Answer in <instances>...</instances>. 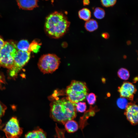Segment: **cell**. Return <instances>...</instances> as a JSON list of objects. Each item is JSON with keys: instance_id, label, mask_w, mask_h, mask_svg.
Masks as SVG:
<instances>
[{"instance_id": "cell-1", "label": "cell", "mask_w": 138, "mask_h": 138, "mask_svg": "<svg viewBox=\"0 0 138 138\" xmlns=\"http://www.w3.org/2000/svg\"><path fill=\"white\" fill-rule=\"evenodd\" d=\"M75 104L66 97L56 99L50 104V116L54 121L64 124L76 116Z\"/></svg>"}, {"instance_id": "cell-2", "label": "cell", "mask_w": 138, "mask_h": 138, "mask_svg": "<svg viewBox=\"0 0 138 138\" xmlns=\"http://www.w3.org/2000/svg\"><path fill=\"white\" fill-rule=\"evenodd\" d=\"M70 22L62 13L54 12L46 18L44 29L50 37L58 38L66 33L70 26Z\"/></svg>"}, {"instance_id": "cell-3", "label": "cell", "mask_w": 138, "mask_h": 138, "mask_svg": "<svg viewBox=\"0 0 138 138\" xmlns=\"http://www.w3.org/2000/svg\"><path fill=\"white\" fill-rule=\"evenodd\" d=\"M65 92L67 99L75 104L85 98L88 89L85 83L74 80L67 87Z\"/></svg>"}, {"instance_id": "cell-4", "label": "cell", "mask_w": 138, "mask_h": 138, "mask_svg": "<svg viewBox=\"0 0 138 138\" xmlns=\"http://www.w3.org/2000/svg\"><path fill=\"white\" fill-rule=\"evenodd\" d=\"M17 51L16 45L13 41L5 42L0 51V66L10 69L13 66L14 58Z\"/></svg>"}, {"instance_id": "cell-5", "label": "cell", "mask_w": 138, "mask_h": 138, "mask_svg": "<svg viewBox=\"0 0 138 138\" xmlns=\"http://www.w3.org/2000/svg\"><path fill=\"white\" fill-rule=\"evenodd\" d=\"M60 59L56 55L48 54H44L40 58L38 66L41 71L44 74L53 73L58 68Z\"/></svg>"}, {"instance_id": "cell-6", "label": "cell", "mask_w": 138, "mask_h": 138, "mask_svg": "<svg viewBox=\"0 0 138 138\" xmlns=\"http://www.w3.org/2000/svg\"><path fill=\"white\" fill-rule=\"evenodd\" d=\"M29 51H24L18 50L15 56L13 64L9 71L10 77H13L16 76L22 67L28 62L30 57Z\"/></svg>"}, {"instance_id": "cell-7", "label": "cell", "mask_w": 138, "mask_h": 138, "mask_svg": "<svg viewBox=\"0 0 138 138\" xmlns=\"http://www.w3.org/2000/svg\"><path fill=\"white\" fill-rule=\"evenodd\" d=\"M3 131L7 138H18L22 133V129L15 117H12L6 124Z\"/></svg>"}, {"instance_id": "cell-8", "label": "cell", "mask_w": 138, "mask_h": 138, "mask_svg": "<svg viewBox=\"0 0 138 138\" xmlns=\"http://www.w3.org/2000/svg\"><path fill=\"white\" fill-rule=\"evenodd\" d=\"M118 91L121 97L132 100L136 89L132 84L128 82H125L118 88Z\"/></svg>"}, {"instance_id": "cell-9", "label": "cell", "mask_w": 138, "mask_h": 138, "mask_svg": "<svg viewBox=\"0 0 138 138\" xmlns=\"http://www.w3.org/2000/svg\"><path fill=\"white\" fill-rule=\"evenodd\" d=\"M125 109L124 114L127 120L133 125L137 124L138 122L137 106L133 103H129Z\"/></svg>"}, {"instance_id": "cell-10", "label": "cell", "mask_w": 138, "mask_h": 138, "mask_svg": "<svg viewBox=\"0 0 138 138\" xmlns=\"http://www.w3.org/2000/svg\"><path fill=\"white\" fill-rule=\"evenodd\" d=\"M19 7L23 9L31 10L38 7V0H17Z\"/></svg>"}, {"instance_id": "cell-11", "label": "cell", "mask_w": 138, "mask_h": 138, "mask_svg": "<svg viewBox=\"0 0 138 138\" xmlns=\"http://www.w3.org/2000/svg\"><path fill=\"white\" fill-rule=\"evenodd\" d=\"M25 138H47L46 134L42 129L37 128L26 133Z\"/></svg>"}, {"instance_id": "cell-12", "label": "cell", "mask_w": 138, "mask_h": 138, "mask_svg": "<svg viewBox=\"0 0 138 138\" xmlns=\"http://www.w3.org/2000/svg\"><path fill=\"white\" fill-rule=\"evenodd\" d=\"M65 129L68 133H73L78 129V125L77 122L73 119L67 121L64 124Z\"/></svg>"}, {"instance_id": "cell-13", "label": "cell", "mask_w": 138, "mask_h": 138, "mask_svg": "<svg viewBox=\"0 0 138 138\" xmlns=\"http://www.w3.org/2000/svg\"><path fill=\"white\" fill-rule=\"evenodd\" d=\"M85 27L88 31L90 32H93L98 28V22L96 20L94 19H90L86 21L85 23Z\"/></svg>"}, {"instance_id": "cell-14", "label": "cell", "mask_w": 138, "mask_h": 138, "mask_svg": "<svg viewBox=\"0 0 138 138\" xmlns=\"http://www.w3.org/2000/svg\"><path fill=\"white\" fill-rule=\"evenodd\" d=\"M78 15L80 19L85 21L90 19L91 16L90 10L87 8H84L80 10L78 12Z\"/></svg>"}, {"instance_id": "cell-15", "label": "cell", "mask_w": 138, "mask_h": 138, "mask_svg": "<svg viewBox=\"0 0 138 138\" xmlns=\"http://www.w3.org/2000/svg\"><path fill=\"white\" fill-rule=\"evenodd\" d=\"M29 45L30 44L27 40L23 39L18 42L16 47L18 50L27 51H28Z\"/></svg>"}, {"instance_id": "cell-16", "label": "cell", "mask_w": 138, "mask_h": 138, "mask_svg": "<svg viewBox=\"0 0 138 138\" xmlns=\"http://www.w3.org/2000/svg\"><path fill=\"white\" fill-rule=\"evenodd\" d=\"M41 44L36 40H33L30 44L28 51L37 53L39 51Z\"/></svg>"}, {"instance_id": "cell-17", "label": "cell", "mask_w": 138, "mask_h": 138, "mask_svg": "<svg viewBox=\"0 0 138 138\" xmlns=\"http://www.w3.org/2000/svg\"><path fill=\"white\" fill-rule=\"evenodd\" d=\"M118 75L121 79L126 80H128L130 77L129 71L126 68H121L118 72Z\"/></svg>"}, {"instance_id": "cell-18", "label": "cell", "mask_w": 138, "mask_h": 138, "mask_svg": "<svg viewBox=\"0 0 138 138\" xmlns=\"http://www.w3.org/2000/svg\"><path fill=\"white\" fill-rule=\"evenodd\" d=\"M94 15L97 19H100L103 18L105 17V13L104 10L99 7L96 8L94 12Z\"/></svg>"}, {"instance_id": "cell-19", "label": "cell", "mask_w": 138, "mask_h": 138, "mask_svg": "<svg viewBox=\"0 0 138 138\" xmlns=\"http://www.w3.org/2000/svg\"><path fill=\"white\" fill-rule=\"evenodd\" d=\"M117 103L119 108L124 109L126 108L129 103L125 98L121 97L118 99Z\"/></svg>"}, {"instance_id": "cell-20", "label": "cell", "mask_w": 138, "mask_h": 138, "mask_svg": "<svg viewBox=\"0 0 138 138\" xmlns=\"http://www.w3.org/2000/svg\"><path fill=\"white\" fill-rule=\"evenodd\" d=\"M76 110L80 112H85L86 109V103L84 102H78L75 104Z\"/></svg>"}, {"instance_id": "cell-21", "label": "cell", "mask_w": 138, "mask_h": 138, "mask_svg": "<svg viewBox=\"0 0 138 138\" xmlns=\"http://www.w3.org/2000/svg\"><path fill=\"white\" fill-rule=\"evenodd\" d=\"M117 0H100L102 5L108 7L113 6L116 4Z\"/></svg>"}, {"instance_id": "cell-22", "label": "cell", "mask_w": 138, "mask_h": 138, "mask_svg": "<svg viewBox=\"0 0 138 138\" xmlns=\"http://www.w3.org/2000/svg\"><path fill=\"white\" fill-rule=\"evenodd\" d=\"M86 98L88 103L90 105L95 103L96 100V97L93 93H90L87 96Z\"/></svg>"}, {"instance_id": "cell-23", "label": "cell", "mask_w": 138, "mask_h": 138, "mask_svg": "<svg viewBox=\"0 0 138 138\" xmlns=\"http://www.w3.org/2000/svg\"><path fill=\"white\" fill-rule=\"evenodd\" d=\"M6 109L5 106L0 102V124L2 123L1 118L4 115Z\"/></svg>"}, {"instance_id": "cell-24", "label": "cell", "mask_w": 138, "mask_h": 138, "mask_svg": "<svg viewBox=\"0 0 138 138\" xmlns=\"http://www.w3.org/2000/svg\"><path fill=\"white\" fill-rule=\"evenodd\" d=\"M5 42L3 39L0 36V51L4 46Z\"/></svg>"}, {"instance_id": "cell-25", "label": "cell", "mask_w": 138, "mask_h": 138, "mask_svg": "<svg viewBox=\"0 0 138 138\" xmlns=\"http://www.w3.org/2000/svg\"><path fill=\"white\" fill-rule=\"evenodd\" d=\"M101 36L103 38L106 39H108L109 38V34L107 32L103 33L101 34Z\"/></svg>"}, {"instance_id": "cell-26", "label": "cell", "mask_w": 138, "mask_h": 138, "mask_svg": "<svg viewBox=\"0 0 138 138\" xmlns=\"http://www.w3.org/2000/svg\"><path fill=\"white\" fill-rule=\"evenodd\" d=\"M83 3L84 5H88L90 3V1L89 0H83Z\"/></svg>"}, {"instance_id": "cell-27", "label": "cell", "mask_w": 138, "mask_h": 138, "mask_svg": "<svg viewBox=\"0 0 138 138\" xmlns=\"http://www.w3.org/2000/svg\"><path fill=\"white\" fill-rule=\"evenodd\" d=\"M137 79L138 78L137 77H135L134 79V81L136 82V81L137 80V79Z\"/></svg>"}, {"instance_id": "cell-28", "label": "cell", "mask_w": 138, "mask_h": 138, "mask_svg": "<svg viewBox=\"0 0 138 138\" xmlns=\"http://www.w3.org/2000/svg\"><path fill=\"white\" fill-rule=\"evenodd\" d=\"M0 62H1V57H0Z\"/></svg>"}]
</instances>
